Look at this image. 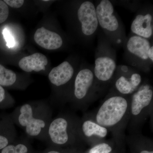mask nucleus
<instances>
[{"label": "nucleus", "instance_id": "nucleus-20", "mask_svg": "<svg viewBox=\"0 0 153 153\" xmlns=\"http://www.w3.org/2000/svg\"><path fill=\"white\" fill-rule=\"evenodd\" d=\"M9 14L8 7L4 1L0 0V24L5 22Z\"/></svg>", "mask_w": 153, "mask_h": 153}, {"label": "nucleus", "instance_id": "nucleus-15", "mask_svg": "<svg viewBox=\"0 0 153 153\" xmlns=\"http://www.w3.org/2000/svg\"><path fill=\"white\" fill-rule=\"evenodd\" d=\"M16 140L1 150V153H31L27 137Z\"/></svg>", "mask_w": 153, "mask_h": 153}, {"label": "nucleus", "instance_id": "nucleus-14", "mask_svg": "<svg viewBox=\"0 0 153 153\" xmlns=\"http://www.w3.org/2000/svg\"><path fill=\"white\" fill-rule=\"evenodd\" d=\"M48 63V59L45 55L36 53L22 58L19 61V66L25 72H39L45 70V66Z\"/></svg>", "mask_w": 153, "mask_h": 153}, {"label": "nucleus", "instance_id": "nucleus-17", "mask_svg": "<svg viewBox=\"0 0 153 153\" xmlns=\"http://www.w3.org/2000/svg\"><path fill=\"white\" fill-rule=\"evenodd\" d=\"M6 108H11L15 105V101L11 97L8 96L5 90L0 85V105Z\"/></svg>", "mask_w": 153, "mask_h": 153}, {"label": "nucleus", "instance_id": "nucleus-19", "mask_svg": "<svg viewBox=\"0 0 153 153\" xmlns=\"http://www.w3.org/2000/svg\"><path fill=\"white\" fill-rule=\"evenodd\" d=\"M112 150V147L109 144L103 142L94 146L88 153H109Z\"/></svg>", "mask_w": 153, "mask_h": 153}, {"label": "nucleus", "instance_id": "nucleus-21", "mask_svg": "<svg viewBox=\"0 0 153 153\" xmlns=\"http://www.w3.org/2000/svg\"><path fill=\"white\" fill-rule=\"evenodd\" d=\"M4 38L7 42V45L9 48L14 47L16 44L13 36L12 35L7 28H5L3 31Z\"/></svg>", "mask_w": 153, "mask_h": 153}, {"label": "nucleus", "instance_id": "nucleus-10", "mask_svg": "<svg viewBox=\"0 0 153 153\" xmlns=\"http://www.w3.org/2000/svg\"><path fill=\"white\" fill-rule=\"evenodd\" d=\"M143 82L140 71L131 66L119 65L109 90L130 96L139 88Z\"/></svg>", "mask_w": 153, "mask_h": 153}, {"label": "nucleus", "instance_id": "nucleus-16", "mask_svg": "<svg viewBox=\"0 0 153 153\" xmlns=\"http://www.w3.org/2000/svg\"><path fill=\"white\" fill-rule=\"evenodd\" d=\"M18 76L13 71L0 64V85L12 87L17 84Z\"/></svg>", "mask_w": 153, "mask_h": 153}, {"label": "nucleus", "instance_id": "nucleus-9", "mask_svg": "<svg viewBox=\"0 0 153 153\" xmlns=\"http://www.w3.org/2000/svg\"><path fill=\"white\" fill-rule=\"evenodd\" d=\"M78 70L69 61H65L52 68L49 72L48 78L50 83L58 89L57 105H63L68 102Z\"/></svg>", "mask_w": 153, "mask_h": 153}, {"label": "nucleus", "instance_id": "nucleus-4", "mask_svg": "<svg viewBox=\"0 0 153 153\" xmlns=\"http://www.w3.org/2000/svg\"><path fill=\"white\" fill-rule=\"evenodd\" d=\"M97 38L93 71L97 83L106 92L110 87L117 68L116 50L100 29Z\"/></svg>", "mask_w": 153, "mask_h": 153}, {"label": "nucleus", "instance_id": "nucleus-18", "mask_svg": "<svg viewBox=\"0 0 153 153\" xmlns=\"http://www.w3.org/2000/svg\"><path fill=\"white\" fill-rule=\"evenodd\" d=\"M117 2H111L113 3L117 4H118L130 10L133 12H136L138 9L141 5L142 3L138 1H116Z\"/></svg>", "mask_w": 153, "mask_h": 153}, {"label": "nucleus", "instance_id": "nucleus-3", "mask_svg": "<svg viewBox=\"0 0 153 153\" xmlns=\"http://www.w3.org/2000/svg\"><path fill=\"white\" fill-rule=\"evenodd\" d=\"M94 65L82 63L74 78L68 102L73 109L85 111L105 91L97 81Z\"/></svg>", "mask_w": 153, "mask_h": 153}, {"label": "nucleus", "instance_id": "nucleus-12", "mask_svg": "<svg viewBox=\"0 0 153 153\" xmlns=\"http://www.w3.org/2000/svg\"><path fill=\"white\" fill-rule=\"evenodd\" d=\"M107 129L99 125L85 115L80 118L79 133L82 141L102 143L108 133Z\"/></svg>", "mask_w": 153, "mask_h": 153}, {"label": "nucleus", "instance_id": "nucleus-7", "mask_svg": "<svg viewBox=\"0 0 153 153\" xmlns=\"http://www.w3.org/2000/svg\"><path fill=\"white\" fill-rule=\"evenodd\" d=\"M123 48L128 66L145 73L151 71L153 64L152 41L131 34Z\"/></svg>", "mask_w": 153, "mask_h": 153}, {"label": "nucleus", "instance_id": "nucleus-6", "mask_svg": "<svg viewBox=\"0 0 153 153\" xmlns=\"http://www.w3.org/2000/svg\"><path fill=\"white\" fill-rule=\"evenodd\" d=\"M80 122V118L73 113H60L50 122L46 141L60 146L82 141L79 133Z\"/></svg>", "mask_w": 153, "mask_h": 153}, {"label": "nucleus", "instance_id": "nucleus-8", "mask_svg": "<svg viewBox=\"0 0 153 153\" xmlns=\"http://www.w3.org/2000/svg\"><path fill=\"white\" fill-rule=\"evenodd\" d=\"M153 102L152 86L148 82H143L139 88L130 96L128 125L131 134L140 132L143 124L152 115Z\"/></svg>", "mask_w": 153, "mask_h": 153}, {"label": "nucleus", "instance_id": "nucleus-1", "mask_svg": "<svg viewBox=\"0 0 153 153\" xmlns=\"http://www.w3.org/2000/svg\"><path fill=\"white\" fill-rule=\"evenodd\" d=\"M130 96L109 90L102 103L94 112L87 115L111 131L114 139H124V132L130 118Z\"/></svg>", "mask_w": 153, "mask_h": 153}, {"label": "nucleus", "instance_id": "nucleus-13", "mask_svg": "<svg viewBox=\"0 0 153 153\" xmlns=\"http://www.w3.org/2000/svg\"><path fill=\"white\" fill-rule=\"evenodd\" d=\"M34 40L40 47L49 50L60 49L63 46V38L58 33L42 27L36 30Z\"/></svg>", "mask_w": 153, "mask_h": 153}, {"label": "nucleus", "instance_id": "nucleus-5", "mask_svg": "<svg viewBox=\"0 0 153 153\" xmlns=\"http://www.w3.org/2000/svg\"><path fill=\"white\" fill-rule=\"evenodd\" d=\"M100 29L116 49L123 47L126 41L125 27L109 0H99L94 2Z\"/></svg>", "mask_w": 153, "mask_h": 153}, {"label": "nucleus", "instance_id": "nucleus-24", "mask_svg": "<svg viewBox=\"0 0 153 153\" xmlns=\"http://www.w3.org/2000/svg\"><path fill=\"white\" fill-rule=\"evenodd\" d=\"M140 153H153V151H149L148 150H143Z\"/></svg>", "mask_w": 153, "mask_h": 153}, {"label": "nucleus", "instance_id": "nucleus-11", "mask_svg": "<svg viewBox=\"0 0 153 153\" xmlns=\"http://www.w3.org/2000/svg\"><path fill=\"white\" fill-rule=\"evenodd\" d=\"M130 29L131 34L152 41L153 7L151 3L142 4L136 12Z\"/></svg>", "mask_w": 153, "mask_h": 153}, {"label": "nucleus", "instance_id": "nucleus-2", "mask_svg": "<svg viewBox=\"0 0 153 153\" xmlns=\"http://www.w3.org/2000/svg\"><path fill=\"white\" fill-rule=\"evenodd\" d=\"M52 114L51 105L45 101L38 100L17 107L10 115L15 125L22 128L28 138L46 141Z\"/></svg>", "mask_w": 153, "mask_h": 153}, {"label": "nucleus", "instance_id": "nucleus-22", "mask_svg": "<svg viewBox=\"0 0 153 153\" xmlns=\"http://www.w3.org/2000/svg\"><path fill=\"white\" fill-rule=\"evenodd\" d=\"M4 1L11 7L19 8L21 7L25 3L24 0H4Z\"/></svg>", "mask_w": 153, "mask_h": 153}, {"label": "nucleus", "instance_id": "nucleus-23", "mask_svg": "<svg viewBox=\"0 0 153 153\" xmlns=\"http://www.w3.org/2000/svg\"><path fill=\"white\" fill-rule=\"evenodd\" d=\"M45 153H62L60 151L57 150L56 149H49V150L47 151Z\"/></svg>", "mask_w": 153, "mask_h": 153}]
</instances>
